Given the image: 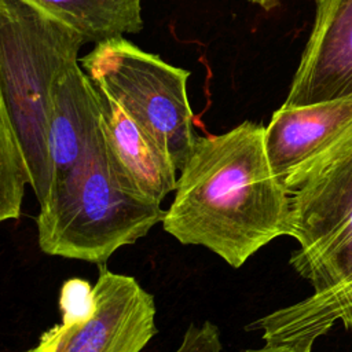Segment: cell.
Listing matches in <instances>:
<instances>
[{
  "instance_id": "obj_12",
  "label": "cell",
  "mask_w": 352,
  "mask_h": 352,
  "mask_svg": "<svg viewBox=\"0 0 352 352\" xmlns=\"http://www.w3.org/2000/svg\"><path fill=\"white\" fill-rule=\"evenodd\" d=\"M94 308V285L82 278H70L63 282L59 293L62 322L85 320L92 315Z\"/></svg>"
},
{
  "instance_id": "obj_9",
  "label": "cell",
  "mask_w": 352,
  "mask_h": 352,
  "mask_svg": "<svg viewBox=\"0 0 352 352\" xmlns=\"http://www.w3.org/2000/svg\"><path fill=\"white\" fill-rule=\"evenodd\" d=\"M100 125L98 88L73 62L58 76L52 95L50 146L54 183L76 164Z\"/></svg>"
},
{
  "instance_id": "obj_3",
  "label": "cell",
  "mask_w": 352,
  "mask_h": 352,
  "mask_svg": "<svg viewBox=\"0 0 352 352\" xmlns=\"http://www.w3.org/2000/svg\"><path fill=\"white\" fill-rule=\"evenodd\" d=\"M85 38L25 0H0V110L7 116L44 205L54 186L50 133L54 87Z\"/></svg>"
},
{
  "instance_id": "obj_5",
  "label": "cell",
  "mask_w": 352,
  "mask_h": 352,
  "mask_svg": "<svg viewBox=\"0 0 352 352\" xmlns=\"http://www.w3.org/2000/svg\"><path fill=\"white\" fill-rule=\"evenodd\" d=\"M95 308L81 322H62L45 330L26 352H142L157 334L154 297L129 275L99 265Z\"/></svg>"
},
{
  "instance_id": "obj_6",
  "label": "cell",
  "mask_w": 352,
  "mask_h": 352,
  "mask_svg": "<svg viewBox=\"0 0 352 352\" xmlns=\"http://www.w3.org/2000/svg\"><path fill=\"white\" fill-rule=\"evenodd\" d=\"M352 140V94L307 106H280L265 126V150L292 194Z\"/></svg>"
},
{
  "instance_id": "obj_2",
  "label": "cell",
  "mask_w": 352,
  "mask_h": 352,
  "mask_svg": "<svg viewBox=\"0 0 352 352\" xmlns=\"http://www.w3.org/2000/svg\"><path fill=\"white\" fill-rule=\"evenodd\" d=\"M165 212L125 180L100 125L40 206L37 241L47 254L102 265L116 250L162 223Z\"/></svg>"
},
{
  "instance_id": "obj_8",
  "label": "cell",
  "mask_w": 352,
  "mask_h": 352,
  "mask_svg": "<svg viewBox=\"0 0 352 352\" xmlns=\"http://www.w3.org/2000/svg\"><path fill=\"white\" fill-rule=\"evenodd\" d=\"M98 96L103 133L116 165L138 192L161 204L176 190L179 170L120 104L99 88Z\"/></svg>"
},
{
  "instance_id": "obj_13",
  "label": "cell",
  "mask_w": 352,
  "mask_h": 352,
  "mask_svg": "<svg viewBox=\"0 0 352 352\" xmlns=\"http://www.w3.org/2000/svg\"><path fill=\"white\" fill-rule=\"evenodd\" d=\"M173 352H223L219 327L209 320L191 323Z\"/></svg>"
},
{
  "instance_id": "obj_1",
  "label": "cell",
  "mask_w": 352,
  "mask_h": 352,
  "mask_svg": "<svg viewBox=\"0 0 352 352\" xmlns=\"http://www.w3.org/2000/svg\"><path fill=\"white\" fill-rule=\"evenodd\" d=\"M173 192L164 230L183 245L212 250L232 268L290 235V192L270 164L265 126L258 122L197 136Z\"/></svg>"
},
{
  "instance_id": "obj_7",
  "label": "cell",
  "mask_w": 352,
  "mask_h": 352,
  "mask_svg": "<svg viewBox=\"0 0 352 352\" xmlns=\"http://www.w3.org/2000/svg\"><path fill=\"white\" fill-rule=\"evenodd\" d=\"M352 94V0H316L314 26L282 106Z\"/></svg>"
},
{
  "instance_id": "obj_14",
  "label": "cell",
  "mask_w": 352,
  "mask_h": 352,
  "mask_svg": "<svg viewBox=\"0 0 352 352\" xmlns=\"http://www.w3.org/2000/svg\"><path fill=\"white\" fill-rule=\"evenodd\" d=\"M314 344H270L265 342L264 346L253 348V349H243L241 352H312Z\"/></svg>"
},
{
  "instance_id": "obj_15",
  "label": "cell",
  "mask_w": 352,
  "mask_h": 352,
  "mask_svg": "<svg viewBox=\"0 0 352 352\" xmlns=\"http://www.w3.org/2000/svg\"><path fill=\"white\" fill-rule=\"evenodd\" d=\"M248 1L260 6L261 8H264V10H267V11L274 10V8L278 7L279 3H280V0H248Z\"/></svg>"
},
{
  "instance_id": "obj_11",
  "label": "cell",
  "mask_w": 352,
  "mask_h": 352,
  "mask_svg": "<svg viewBox=\"0 0 352 352\" xmlns=\"http://www.w3.org/2000/svg\"><path fill=\"white\" fill-rule=\"evenodd\" d=\"M30 172L7 116L0 110V220H16L21 216Z\"/></svg>"
},
{
  "instance_id": "obj_4",
  "label": "cell",
  "mask_w": 352,
  "mask_h": 352,
  "mask_svg": "<svg viewBox=\"0 0 352 352\" xmlns=\"http://www.w3.org/2000/svg\"><path fill=\"white\" fill-rule=\"evenodd\" d=\"M81 66L95 87L120 104L180 170L197 139L187 96L190 72L122 36L96 43Z\"/></svg>"
},
{
  "instance_id": "obj_10",
  "label": "cell",
  "mask_w": 352,
  "mask_h": 352,
  "mask_svg": "<svg viewBox=\"0 0 352 352\" xmlns=\"http://www.w3.org/2000/svg\"><path fill=\"white\" fill-rule=\"evenodd\" d=\"M47 15L81 34L85 41L99 43L139 33L143 29V0H25Z\"/></svg>"
}]
</instances>
